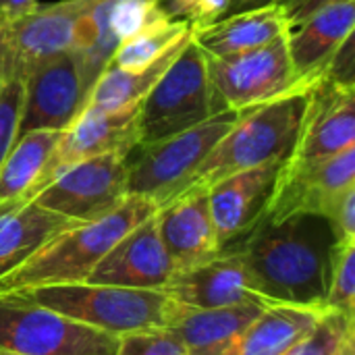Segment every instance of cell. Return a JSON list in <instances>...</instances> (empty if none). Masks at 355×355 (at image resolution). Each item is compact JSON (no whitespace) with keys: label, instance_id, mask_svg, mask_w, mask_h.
Segmentation results:
<instances>
[{"label":"cell","instance_id":"4fadbf2b","mask_svg":"<svg viewBox=\"0 0 355 355\" xmlns=\"http://www.w3.org/2000/svg\"><path fill=\"white\" fill-rule=\"evenodd\" d=\"M355 146V85L320 77L308 92L289 164H310Z\"/></svg>","mask_w":355,"mask_h":355},{"label":"cell","instance_id":"f546056e","mask_svg":"<svg viewBox=\"0 0 355 355\" xmlns=\"http://www.w3.org/2000/svg\"><path fill=\"white\" fill-rule=\"evenodd\" d=\"M173 21H183L191 29L212 25L231 12V0H158Z\"/></svg>","mask_w":355,"mask_h":355},{"label":"cell","instance_id":"52a82bcc","mask_svg":"<svg viewBox=\"0 0 355 355\" xmlns=\"http://www.w3.org/2000/svg\"><path fill=\"white\" fill-rule=\"evenodd\" d=\"M96 0H58L0 25V85L25 81L44 62L73 52L79 21Z\"/></svg>","mask_w":355,"mask_h":355},{"label":"cell","instance_id":"5b68a950","mask_svg":"<svg viewBox=\"0 0 355 355\" xmlns=\"http://www.w3.org/2000/svg\"><path fill=\"white\" fill-rule=\"evenodd\" d=\"M218 112H227V108L210 83L204 52L193 37H189L139 102L137 148L177 135Z\"/></svg>","mask_w":355,"mask_h":355},{"label":"cell","instance_id":"7c38bea8","mask_svg":"<svg viewBox=\"0 0 355 355\" xmlns=\"http://www.w3.org/2000/svg\"><path fill=\"white\" fill-rule=\"evenodd\" d=\"M137 114L139 102L119 110H96L83 108L71 125L62 131L42 177L37 179L31 198L48 185L64 168L96 158L102 154H125L129 156L137 144ZM29 198V200H31Z\"/></svg>","mask_w":355,"mask_h":355},{"label":"cell","instance_id":"44dd1931","mask_svg":"<svg viewBox=\"0 0 355 355\" xmlns=\"http://www.w3.org/2000/svg\"><path fill=\"white\" fill-rule=\"evenodd\" d=\"M287 31L285 17L272 2L260 8L227 15L212 25L191 29V37L204 54L229 56L262 48Z\"/></svg>","mask_w":355,"mask_h":355},{"label":"cell","instance_id":"83f0119b","mask_svg":"<svg viewBox=\"0 0 355 355\" xmlns=\"http://www.w3.org/2000/svg\"><path fill=\"white\" fill-rule=\"evenodd\" d=\"M324 310L355 318V239L333 243Z\"/></svg>","mask_w":355,"mask_h":355},{"label":"cell","instance_id":"d6986e66","mask_svg":"<svg viewBox=\"0 0 355 355\" xmlns=\"http://www.w3.org/2000/svg\"><path fill=\"white\" fill-rule=\"evenodd\" d=\"M354 25L355 0H347L320 8L302 25L287 31V50L295 81H318L331 56L354 33Z\"/></svg>","mask_w":355,"mask_h":355},{"label":"cell","instance_id":"2e32d148","mask_svg":"<svg viewBox=\"0 0 355 355\" xmlns=\"http://www.w3.org/2000/svg\"><path fill=\"white\" fill-rule=\"evenodd\" d=\"M175 266L160 241L156 214L121 237L87 275V283L133 289H166Z\"/></svg>","mask_w":355,"mask_h":355},{"label":"cell","instance_id":"e575fe53","mask_svg":"<svg viewBox=\"0 0 355 355\" xmlns=\"http://www.w3.org/2000/svg\"><path fill=\"white\" fill-rule=\"evenodd\" d=\"M272 2L275 0H231V12L229 15L252 10V8H260V6H266V4H272Z\"/></svg>","mask_w":355,"mask_h":355},{"label":"cell","instance_id":"9c48e42d","mask_svg":"<svg viewBox=\"0 0 355 355\" xmlns=\"http://www.w3.org/2000/svg\"><path fill=\"white\" fill-rule=\"evenodd\" d=\"M204 58L210 83L227 110H243L289 92L310 89L316 83L295 81L287 33L250 52L229 56L204 54Z\"/></svg>","mask_w":355,"mask_h":355},{"label":"cell","instance_id":"603a6c76","mask_svg":"<svg viewBox=\"0 0 355 355\" xmlns=\"http://www.w3.org/2000/svg\"><path fill=\"white\" fill-rule=\"evenodd\" d=\"M264 306L266 304H248L237 308L202 310L179 304L171 329L181 337L189 355H227L235 339Z\"/></svg>","mask_w":355,"mask_h":355},{"label":"cell","instance_id":"ffe728a7","mask_svg":"<svg viewBox=\"0 0 355 355\" xmlns=\"http://www.w3.org/2000/svg\"><path fill=\"white\" fill-rule=\"evenodd\" d=\"M324 308L270 302L243 329L227 355H285L320 320Z\"/></svg>","mask_w":355,"mask_h":355},{"label":"cell","instance_id":"1f68e13d","mask_svg":"<svg viewBox=\"0 0 355 355\" xmlns=\"http://www.w3.org/2000/svg\"><path fill=\"white\" fill-rule=\"evenodd\" d=\"M324 220L331 225L335 241L355 239V187H349L337 198Z\"/></svg>","mask_w":355,"mask_h":355},{"label":"cell","instance_id":"484cf974","mask_svg":"<svg viewBox=\"0 0 355 355\" xmlns=\"http://www.w3.org/2000/svg\"><path fill=\"white\" fill-rule=\"evenodd\" d=\"M191 27L183 21H173L171 17H162L152 25L144 27L139 33L121 42L114 50L110 64L125 71H139L156 62L162 54H166L175 44H179L185 35H189Z\"/></svg>","mask_w":355,"mask_h":355},{"label":"cell","instance_id":"7402d4cb","mask_svg":"<svg viewBox=\"0 0 355 355\" xmlns=\"http://www.w3.org/2000/svg\"><path fill=\"white\" fill-rule=\"evenodd\" d=\"M79 225L31 200L0 206V277L23 264L33 252L64 229Z\"/></svg>","mask_w":355,"mask_h":355},{"label":"cell","instance_id":"836d02e7","mask_svg":"<svg viewBox=\"0 0 355 355\" xmlns=\"http://www.w3.org/2000/svg\"><path fill=\"white\" fill-rule=\"evenodd\" d=\"M37 4V0H0V25L31 12Z\"/></svg>","mask_w":355,"mask_h":355},{"label":"cell","instance_id":"4dcf8cb0","mask_svg":"<svg viewBox=\"0 0 355 355\" xmlns=\"http://www.w3.org/2000/svg\"><path fill=\"white\" fill-rule=\"evenodd\" d=\"M21 102H23L21 81H10L6 85H0V166L17 139Z\"/></svg>","mask_w":355,"mask_h":355},{"label":"cell","instance_id":"cb8c5ba5","mask_svg":"<svg viewBox=\"0 0 355 355\" xmlns=\"http://www.w3.org/2000/svg\"><path fill=\"white\" fill-rule=\"evenodd\" d=\"M62 131L35 129L15 139L0 166V206L29 200Z\"/></svg>","mask_w":355,"mask_h":355},{"label":"cell","instance_id":"f1b7e54d","mask_svg":"<svg viewBox=\"0 0 355 355\" xmlns=\"http://www.w3.org/2000/svg\"><path fill=\"white\" fill-rule=\"evenodd\" d=\"M112 355H189V352L171 327H158L119 335Z\"/></svg>","mask_w":355,"mask_h":355},{"label":"cell","instance_id":"d590c367","mask_svg":"<svg viewBox=\"0 0 355 355\" xmlns=\"http://www.w3.org/2000/svg\"><path fill=\"white\" fill-rule=\"evenodd\" d=\"M0 355H21V354H12V352H4V349H0Z\"/></svg>","mask_w":355,"mask_h":355},{"label":"cell","instance_id":"ba28073f","mask_svg":"<svg viewBox=\"0 0 355 355\" xmlns=\"http://www.w3.org/2000/svg\"><path fill=\"white\" fill-rule=\"evenodd\" d=\"M116 337L21 295H0V349L21 355H112Z\"/></svg>","mask_w":355,"mask_h":355},{"label":"cell","instance_id":"d4e9b609","mask_svg":"<svg viewBox=\"0 0 355 355\" xmlns=\"http://www.w3.org/2000/svg\"><path fill=\"white\" fill-rule=\"evenodd\" d=\"M191 37L185 35L179 44H175L166 54H162L156 62H152L146 69L139 71H125L108 64L94 85L87 92V100L83 108H96V110H119L129 104H137L144 100V96L154 87V83L160 79V75L168 69V64L175 60V56L183 50L187 40Z\"/></svg>","mask_w":355,"mask_h":355},{"label":"cell","instance_id":"6da1fadb","mask_svg":"<svg viewBox=\"0 0 355 355\" xmlns=\"http://www.w3.org/2000/svg\"><path fill=\"white\" fill-rule=\"evenodd\" d=\"M335 235L316 214L260 220L241 245L256 289L270 302L324 308Z\"/></svg>","mask_w":355,"mask_h":355},{"label":"cell","instance_id":"ac0fdd59","mask_svg":"<svg viewBox=\"0 0 355 355\" xmlns=\"http://www.w3.org/2000/svg\"><path fill=\"white\" fill-rule=\"evenodd\" d=\"M281 168L283 162H268L229 175L208 187L210 214L223 250L262 220Z\"/></svg>","mask_w":355,"mask_h":355},{"label":"cell","instance_id":"8fae6325","mask_svg":"<svg viewBox=\"0 0 355 355\" xmlns=\"http://www.w3.org/2000/svg\"><path fill=\"white\" fill-rule=\"evenodd\" d=\"M349 187H355V146L310 164L283 162L262 220L277 223L295 214L324 218Z\"/></svg>","mask_w":355,"mask_h":355},{"label":"cell","instance_id":"8992f818","mask_svg":"<svg viewBox=\"0 0 355 355\" xmlns=\"http://www.w3.org/2000/svg\"><path fill=\"white\" fill-rule=\"evenodd\" d=\"M235 119L237 110L218 112L162 141L135 148L133 152L139 154L133 160L129 158L127 193L144 198L156 208L177 198Z\"/></svg>","mask_w":355,"mask_h":355},{"label":"cell","instance_id":"3957f363","mask_svg":"<svg viewBox=\"0 0 355 355\" xmlns=\"http://www.w3.org/2000/svg\"><path fill=\"white\" fill-rule=\"evenodd\" d=\"M308 92L310 89L289 92L275 100L237 110L233 127L218 139L183 191L208 189L239 171L268 162H285L297 141Z\"/></svg>","mask_w":355,"mask_h":355},{"label":"cell","instance_id":"4316f807","mask_svg":"<svg viewBox=\"0 0 355 355\" xmlns=\"http://www.w3.org/2000/svg\"><path fill=\"white\" fill-rule=\"evenodd\" d=\"M285 355H355V318L327 310Z\"/></svg>","mask_w":355,"mask_h":355},{"label":"cell","instance_id":"7a4b0ae2","mask_svg":"<svg viewBox=\"0 0 355 355\" xmlns=\"http://www.w3.org/2000/svg\"><path fill=\"white\" fill-rule=\"evenodd\" d=\"M156 210L152 202L129 196L110 214L64 229L15 270L0 277V295L85 281L106 252L131 229L156 214Z\"/></svg>","mask_w":355,"mask_h":355},{"label":"cell","instance_id":"9a60e30c","mask_svg":"<svg viewBox=\"0 0 355 355\" xmlns=\"http://www.w3.org/2000/svg\"><path fill=\"white\" fill-rule=\"evenodd\" d=\"M185 308H237L248 304H268L254 285L241 254L231 248L212 260L177 272L164 289Z\"/></svg>","mask_w":355,"mask_h":355},{"label":"cell","instance_id":"277c9868","mask_svg":"<svg viewBox=\"0 0 355 355\" xmlns=\"http://www.w3.org/2000/svg\"><path fill=\"white\" fill-rule=\"evenodd\" d=\"M21 295L37 306L108 335L171 327L179 304L164 289H133L100 283H62L35 287Z\"/></svg>","mask_w":355,"mask_h":355},{"label":"cell","instance_id":"5bb4252c","mask_svg":"<svg viewBox=\"0 0 355 355\" xmlns=\"http://www.w3.org/2000/svg\"><path fill=\"white\" fill-rule=\"evenodd\" d=\"M87 89L75 52H64L23 81V102L17 137L35 129L64 131L83 110Z\"/></svg>","mask_w":355,"mask_h":355},{"label":"cell","instance_id":"30bf717a","mask_svg":"<svg viewBox=\"0 0 355 355\" xmlns=\"http://www.w3.org/2000/svg\"><path fill=\"white\" fill-rule=\"evenodd\" d=\"M127 177L129 156L102 154L58 173L31 202L73 223H92L110 214L129 198Z\"/></svg>","mask_w":355,"mask_h":355},{"label":"cell","instance_id":"d6a6232c","mask_svg":"<svg viewBox=\"0 0 355 355\" xmlns=\"http://www.w3.org/2000/svg\"><path fill=\"white\" fill-rule=\"evenodd\" d=\"M335 2H347V0H275V4L281 8L287 29H295L297 25H302L306 19H310L314 12H318L320 8L335 4Z\"/></svg>","mask_w":355,"mask_h":355},{"label":"cell","instance_id":"e0dca14e","mask_svg":"<svg viewBox=\"0 0 355 355\" xmlns=\"http://www.w3.org/2000/svg\"><path fill=\"white\" fill-rule=\"evenodd\" d=\"M156 227L175 275L223 252L210 214L208 189H187L160 206L156 210Z\"/></svg>","mask_w":355,"mask_h":355}]
</instances>
